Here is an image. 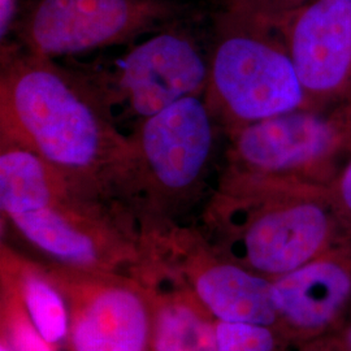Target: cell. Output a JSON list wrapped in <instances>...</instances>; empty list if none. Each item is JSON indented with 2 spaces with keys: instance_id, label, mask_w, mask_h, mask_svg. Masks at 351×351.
I'll list each match as a JSON object with an SVG mask.
<instances>
[{
  "instance_id": "obj_17",
  "label": "cell",
  "mask_w": 351,
  "mask_h": 351,
  "mask_svg": "<svg viewBox=\"0 0 351 351\" xmlns=\"http://www.w3.org/2000/svg\"><path fill=\"white\" fill-rule=\"evenodd\" d=\"M19 0H0V39L1 45L17 25Z\"/></svg>"
},
{
  "instance_id": "obj_14",
  "label": "cell",
  "mask_w": 351,
  "mask_h": 351,
  "mask_svg": "<svg viewBox=\"0 0 351 351\" xmlns=\"http://www.w3.org/2000/svg\"><path fill=\"white\" fill-rule=\"evenodd\" d=\"M3 300L1 336L8 339L14 351H55V346L43 339L30 322L16 288L12 293L7 291Z\"/></svg>"
},
{
  "instance_id": "obj_13",
  "label": "cell",
  "mask_w": 351,
  "mask_h": 351,
  "mask_svg": "<svg viewBox=\"0 0 351 351\" xmlns=\"http://www.w3.org/2000/svg\"><path fill=\"white\" fill-rule=\"evenodd\" d=\"M154 298V351H219L216 320L191 290Z\"/></svg>"
},
{
  "instance_id": "obj_4",
  "label": "cell",
  "mask_w": 351,
  "mask_h": 351,
  "mask_svg": "<svg viewBox=\"0 0 351 351\" xmlns=\"http://www.w3.org/2000/svg\"><path fill=\"white\" fill-rule=\"evenodd\" d=\"M210 42L188 19L124 46L116 53L58 60L86 88L123 134L186 97L204 95Z\"/></svg>"
},
{
  "instance_id": "obj_8",
  "label": "cell",
  "mask_w": 351,
  "mask_h": 351,
  "mask_svg": "<svg viewBox=\"0 0 351 351\" xmlns=\"http://www.w3.org/2000/svg\"><path fill=\"white\" fill-rule=\"evenodd\" d=\"M188 16L175 0H38L14 32L26 51L65 60L124 47Z\"/></svg>"
},
{
  "instance_id": "obj_18",
  "label": "cell",
  "mask_w": 351,
  "mask_h": 351,
  "mask_svg": "<svg viewBox=\"0 0 351 351\" xmlns=\"http://www.w3.org/2000/svg\"><path fill=\"white\" fill-rule=\"evenodd\" d=\"M261 1L267 7H269L272 11L285 12L295 8L297 5L301 4L302 1H306V0H261Z\"/></svg>"
},
{
  "instance_id": "obj_19",
  "label": "cell",
  "mask_w": 351,
  "mask_h": 351,
  "mask_svg": "<svg viewBox=\"0 0 351 351\" xmlns=\"http://www.w3.org/2000/svg\"><path fill=\"white\" fill-rule=\"evenodd\" d=\"M341 351H351V319L349 323L345 326L342 332V339H341Z\"/></svg>"
},
{
  "instance_id": "obj_5",
  "label": "cell",
  "mask_w": 351,
  "mask_h": 351,
  "mask_svg": "<svg viewBox=\"0 0 351 351\" xmlns=\"http://www.w3.org/2000/svg\"><path fill=\"white\" fill-rule=\"evenodd\" d=\"M204 97L224 134L311 108L275 13L246 0L226 14L210 40Z\"/></svg>"
},
{
  "instance_id": "obj_1",
  "label": "cell",
  "mask_w": 351,
  "mask_h": 351,
  "mask_svg": "<svg viewBox=\"0 0 351 351\" xmlns=\"http://www.w3.org/2000/svg\"><path fill=\"white\" fill-rule=\"evenodd\" d=\"M0 139L116 198L129 141L63 63L1 46ZM117 199V198H116Z\"/></svg>"
},
{
  "instance_id": "obj_12",
  "label": "cell",
  "mask_w": 351,
  "mask_h": 351,
  "mask_svg": "<svg viewBox=\"0 0 351 351\" xmlns=\"http://www.w3.org/2000/svg\"><path fill=\"white\" fill-rule=\"evenodd\" d=\"M1 263L16 276V290L30 322L40 336L56 348L69 336V307L63 290L50 271L27 262L4 245Z\"/></svg>"
},
{
  "instance_id": "obj_7",
  "label": "cell",
  "mask_w": 351,
  "mask_h": 351,
  "mask_svg": "<svg viewBox=\"0 0 351 351\" xmlns=\"http://www.w3.org/2000/svg\"><path fill=\"white\" fill-rule=\"evenodd\" d=\"M224 172L329 188L351 158V114L302 108L226 134Z\"/></svg>"
},
{
  "instance_id": "obj_15",
  "label": "cell",
  "mask_w": 351,
  "mask_h": 351,
  "mask_svg": "<svg viewBox=\"0 0 351 351\" xmlns=\"http://www.w3.org/2000/svg\"><path fill=\"white\" fill-rule=\"evenodd\" d=\"M219 351H278L276 328L216 322Z\"/></svg>"
},
{
  "instance_id": "obj_20",
  "label": "cell",
  "mask_w": 351,
  "mask_h": 351,
  "mask_svg": "<svg viewBox=\"0 0 351 351\" xmlns=\"http://www.w3.org/2000/svg\"><path fill=\"white\" fill-rule=\"evenodd\" d=\"M0 351H14L12 345L8 342V339L4 336H1V342H0Z\"/></svg>"
},
{
  "instance_id": "obj_6",
  "label": "cell",
  "mask_w": 351,
  "mask_h": 351,
  "mask_svg": "<svg viewBox=\"0 0 351 351\" xmlns=\"http://www.w3.org/2000/svg\"><path fill=\"white\" fill-rule=\"evenodd\" d=\"M224 133L204 95L186 97L136 126L116 197L139 223H168L194 201Z\"/></svg>"
},
{
  "instance_id": "obj_10",
  "label": "cell",
  "mask_w": 351,
  "mask_h": 351,
  "mask_svg": "<svg viewBox=\"0 0 351 351\" xmlns=\"http://www.w3.org/2000/svg\"><path fill=\"white\" fill-rule=\"evenodd\" d=\"M311 108L345 101L351 88V0H306L277 13Z\"/></svg>"
},
{
  "instance_id": "obj_2",
  "label": "cell",
  "mask_w": 351,
  "mask_h": 351,
  "mask_svg": "<svg viewBox=\"0 0 351 351\" xmlns=\"http://www.w3.org/2000/svg\"><path fill=\"white\" fill-rule=\"evenodd\" d=\"M0 210L19 237L58 265L112 272L142 258L125 204L14 143L0 147Z\"/></svg>"
},
{
  "instance_id": "obj_11",
  "label": "cell",
  "mask_w": 351,
  "mask_h": 351,
  "mask_svg": "<svg viewBox=\"0 0 351 351\" xmlns=\"http://www.w3.org/2000/svg\"><path fill=\"white\" fill-rule=\"evenodd\" d=\"M277 330L293 339H319L351 308V236L313 261L274 280Z\"/></svg>"
},
{
  "instance_id": "obj_9",
  "label": "cell",
  "mask_w": 351,
  "mask_h": 351,
  "mask_svg": "<svg viewBox=\"0 0 351 351\" xmlns=\"http://www.w3.org/2000/svg\"><path fill=\"white\" fill-rule=\"evenodd\" d=\"M50 274L69 307V351H154L155 298L139 284L62 265Z\"/></svg>"
},
{
  "instance_id": "obj_16",
  "label": "cell",
  "mask_w": 351,
  "mask_h": 351,
  "mask_svg": "<svg viewBox=\"0 0 351 351\" xmlns=\"http://www.w3.org/2000/svg\"><path fill=\"white\" fill-rule=\"evenodd\" d=\"M329 191L339 211L351 224V158L329 186Z\"/></svg>"
},
{
  "instance_id": "obj_22",
  "label": "cell",
  "mask_w": 351,
  "mask_h": 351,
  "mask_svg": "<svg viewBox=\"0 0 351 351\" xmlns=\"http://www.w3.org/2000/svg\"><path fill=\"white\" fill-rule=\"evenodd\" d=\"M317 351H323V350H317ZM324 351H326V350H324ZM326 351H330V350H326ZM339 351H341V350H339Z\"/></svg>"
},
{
  "instance_id": "obj_21",
  "label": "cell",
  "mask_w": 351,
  "mask_h": 351,
  "mask_svg": "<svg viewBox=\"0 0 351 351\" xmlns=\"http://www.w3.org/2000/svg\"><path fill=\"white\" fill-rule=\"evenodd\" d=\"M343 107L348 110V112L351 114V88L350 91H349V94H348V97H346V99H345V104H343Z\"/></svg>"
},
{
  "instance_id": "obj_3",
  "label": "cell",
  "mask_w": 351,
  "mask_h": 351,
  "mask_svg": "<svg viewBox=\"0 0 351 351\" xmlns=\"http://www.w3.org/2000/svg\"><path fill=\"white\" fill-rule=\"evenodd\" d=\"M204 223L213 250L272 280L351 236L329 188L224 171Z\"/></svg>"
}]
</instances>
